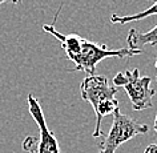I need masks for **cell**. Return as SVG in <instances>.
<instances>
[{"instance_id":"3957f363","label":"cell","mask_w":157,"mask_h":153,"mask_svg":"<svg viewBox=\"0 0 157 153\" xmlns=\"http://www.w3.org/2000/svg\"><path fill=\"white\" fill-rule=\"evenodd\" d=\"M115 87H123L127 95L131 99L133 111L140 112L148 108H152V99L156 95V91L151 85V77L140 76L139 69H128L119 72L113 77Z\"/></svg>"},{"instance_id":"277c9868","label":"cell","mask_w":157,"mask_h":153,"mask_svg":"<svg viewBox=\"0 0 157 153\" xmlns=\"http://www.w3.org/2000/svg\"><path fill=\"white\" fill-rule=\"evenodd\" d=\"M149 132V127L147 124L139 123L132 117L123 115L120 108L113 113V121L109 129V133L105 136L104 141L100 144L99 153H116L117 148L121 147L133 137L139 135H145Z\"/></svg>"},{"instance_id":"8992f818","label":"cell","mask_w":157,"mask_h":153,"mask_svg":"<svg viewBox=\"0 0 157 153\" xmlns=\"http://www.w3.org/2000/svg\"><path fill=\"white\" fill-rule=\"evenodd\" d=\"M127 44L129 49L143 51L145 45H157V25L148 32H139L137 29H129L127 36Z\"/></svg>"},{"instance_id":"9c48e42d","label":"cell","mask_w":157,"mask_h":153,"mask_svg":"<svg viewBox=\"0 0 157 153\" xmlns=\"http://www.w3.org/2000/svg\"><path fill=\"white\" fill-rule=\"evenodd\" d=\"M155 131L157 133V113H156V117H155ZM144 153H157V144H151L145 148Z\"/></svg>"},{"instance_id":"5b68a950","label":"cell","mask_w":157,"mask_h":153,"mask_svg":"<svg viewBox=\"0 0 157 153\" xmlns=\"http://www.w3.org/2000/svg\"><path fill=\"white\" fill-rule=\"evenodd\" d=\"M27 104H28V111L33 117L35 123L37 124L39 133H40V140L37 143V153H60L59 141L55 133L47 127L45 116L39 100L33 95H28Z\"/></svg>"},{"instance_id":"8fae6325","label":"cell","mask_w":157,"mask_h":153,"mask_svg":"<svg viewBox=\"0 0 157 153\" xmlns=\"http://www.w3.org/2000/svg\"><path fill=\"white\" fill-rule=\"evenodd\" d=\"M155 67H156V80H157V56H156V61H155Z\"/></svg>"},{"instance_id":"52a82bcc","label":"cell","mask_w":157,"mask_h":153,"mask_svg":"<svg viewBox=\"0 0 157 153\" xmlns=\"http://www.w3.org/2000/svg\"><path fill=\"white\" fill-rule=\"evenodd\" d=\"M157 15V0L153 3V6H151L149 8L141 11L139 13L135 15H127V16H119V15H112L111 17V23L112 24H127V23H132V21H139L143 20L145 17L153 16Z\"/></svg>"},{"instance_id":"ba28073f","label":"cell","mask_w":157,"mask_h":153,"mask_svg":"<svg viewBox=\"0 0 157 153\" xmlns=\"http://www.w3.org/2000/svg\"><path fill=\"white\" fill-rule=\"evenodd\" d=\"M37 143L39 140L33 136H27L24 140H23L21 147L27 153H37Z\"/></svg>"},{"instance_id":"6da1fadb","label":"cell","mask_w":157,"mask_h":153,"mask_svg":"<svg viewBox=\"0 0 157 153\" xmlns=\"http://www.w3.org/2000/svg\"><path fill=\"white\" fill-rule=\"evenodd\" d=\"M81 97L92 105L96 113V127L92 136H101V121L103 117L113 115L119 109V101L115 99L117 95V87H115L105 76H88L80 84Z\"/></svg>"},{"instance_id":"30bf717a","label":"cell","mask_w":157,"mask_h":153,"mask_svg":"<svg viewBox=\"0 0 157 153\" xmlns=\"http://www.w3.org/2000/svg\"><path fill=\"white\" fill-rule=\"evenodd\" d=\"M7 2L12 3V4H15V6H17V4H21L23 0H0V6H2L3 3H7Z\"/></svg>"},{"instance_id":"7a4b0ae2","label":"cell","mask_w":157,"mask_h":153,"mask_svg":"<svg viewBox=\"0 0 157 153\" xmlns=\"http://www.w3.org/2000/svg\"><path fill=\"white\" fill-rule=\"evenodd\" d=\"M143 51L139 49H129V48H117L111 49L104 44H97L95 41L87 40V39L81 37L80 47H78L77 52L69 59L71 61L75 63L73 71H83L88 73L89 76H93L96 72V65L104 59L108 57H133L137 55H141Z\"/></svg>"}]
</instances>
